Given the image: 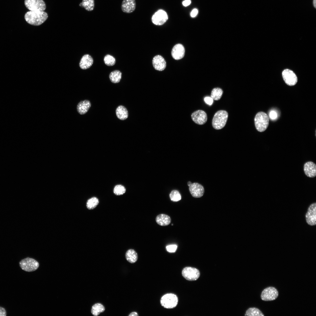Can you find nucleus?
<instances>
[{
    "label": "nucleus",
    "instance_id": "1",
    "mask_svg": "<svg viewBox=\"0 0 316 316\" xmlns=\"http://www.w3.org/2000/svg\"><path fill=\"white\" fill-rule=\"evenodd\" d=\"M48 18L47 13L44 11H30L24 16L25 19L28 24L35 26L42 24Z\"/></svg>",
    "mask_w": 316,
    "mask_h": 316
},
{
    "label": "nucleus",
    "instance_id": "2",
    "mask_svg": "<svg viewBox=\"0 0 316 316\" xmlns=\"http://www.w3.org/2000/svg\"><path fill=\"white\" fill-rule=\"evenodd\" d=\"M228 114L227 111L220 110L214 114L212 121L213 128L216 130H220L223 128L226 124Z\"/></svg>",
    "mask_w": 316,
    "mask_h": 316
},
{
    "label": "nucleus",
    "instance_id": "3",
    "mask_svg": "<svg viewBox=\"0 0 316 316\" xmlns=\"http://www.w3.org/2000/svg\"><path fill=\"white\" fill-rule=\"evenodd\" d=\"M254 121L256 129L260 132L265 131L269 124V117L266 113L263 112H260L257 114Z\"/></svg>",
    "mask_w": 316,
    "mask_h": 316
},
{
    "label": "nucleus",
    "instance_id": "4",
    "mask_svg": "<svg viewBox=\"0 0 316 316\" xmlns=\"http://www.w3.org/2000/svg\"><path fill=\"white\" fill-rule=\"evenodd\" d=\"M178 302V298L177 296L172 293L164 295L160 300V303L162 306L167 309H172L176 307Z\"/></svg>",
    "mask_w": 316,
    "mask_h": 316
},
{
    "label": "nucleus",
    "instance_id": "5",
    "mask_svg": "<svg viewBox=\"0 0 316 316\" xmlns=\"http://www.w3.org/2000/svg\"><path fill=\"white\" fill-rule=\"evenodd\" d=\"M19 265L22 269L27 272L36 270L39 265V263L36 260L29 257L22 260L19 262Z\"/></svg>",
    "mask_w": 316,
    "mask_h": 316
},
{
    "label": "nucleus",
    "instance_id": "6",
    "mask_svg": "<svg viewBox=\"0 0 316 316\" xmlns=\"http://www.w3.org/2000/svg\"><path fill=\"white\" fill-rule=\"evenodd\" d=\"M25 7L31 11H44L46 5L43 0H25Z\"/></svg>",
    "mask_w": 316,
    "mask_h": 316
},
{
    "label": "nucleus",
    "instance_id": "7",
    "mask_svg": "<svg viewBox=\"0 0 316 316\" xmlns=\"http://www.w3.org/2000/svg\"><path fill=\"white\" fill-rule=\"evenodd\" d=\"M279 293L277 289L272 286L267 287L261 293V299L265 301H271L275 300L278 297Z\"/></svg>",
    "mask_w": 316,
    "mask_h": 316
},
{
    "label": "nucleus",
    "instance_id": "8",
    "mask_svg": "<svg viewBox=\"0 0 316 316\" xmlns=\"http://www.w3.org/2000/svg\"><path fill=\"white\" fill-rule=\"evenodd\" d=\"M182 274L184 278L189 281L197 280L200 275L199 271L197 269L190 267L184 268L182 271Z\"/></svg>",
    "mask_w": 316,
    "mask_h": 316
},
{
    "label": "nucleus",
    "instance_id": "9",
    "mask_svg": "<svg viewBox=\"0 0 316 316\" xmlns=\"http://www.w3.org/2000/svg\"><path fill=\"white\" fill-rule=\"evenodd\" d=\"M306 221L308 224L311 226L316 224V203L311 204L308 207L305 215Z\"/></svg>",
    "mask_w": 316,
    "mask_h": 316
},
{
    "label": "nucleus",
    "instance_id": "10",
    "mask_svg": "<svg viewBox=\"0 0 316 316\" xmlns=\"http://www.w3.org/2000/svg\"><path fill=\"white\" fill-rule=\"evenodd\" d=\"M168 19L167 13L162 10H159L156 12L152 16V23L157 25L164 24Z\"/></svg>",
    "mask_w": 316,
    "mask_h": 316
},
{
    "label": "nucleus",
    "instance_id": "11",
    "mask_svg": "<svg viewBox=\"0 0 316 316\" xmlns=\"http://www.w3.org/2000/svg\"><path fill=\"white\" fill-rule=\"evenodd\" d=\"M282 75L285 83L288 85L293 86L297 82V76L292 71L289 69L284 70L282 73Z\"/></svg>",
    "mask_w": 316,
    "mask_h": 316
},
{
    "label": "nucleus",
    "instance_id": "12",
    "mask_svg": "<svg viewBox=\"0 0 316 316\" xmlns=\"http://www.w3.org/2000/svg\"><path fill=\"white\" fill-rule=\"evenodd\" d=\"M191 117L195 123L199 125L205 124L207 119L206 113L201 110H198L193 112L191 115Z\"/></svg>",
    "mask_w": 316,
    "mask_h": 316
},
{
    "label": "nucleus",
    "instance_id": "13",
    "mask_svg": "<svg viewBox=\"0 0 316 316\" xmlns=\"http://www.w3.org/2000/svg\"><path fill=\"white\" fill-rule=\"evenodd\" d=\"M189 190L192 196L195 198H200L204 195L205 190L203 186L197 183H194L189 186Z\"/></svg>",
    "mask_w": 316,
    "mask_h": 316
},
{
    "label": "nucleus",
    "instance_id": "14",
    "mask_svg": "<svg viewBox=\"0 0 316 316\" xmlns=\"http://www.w3.org/2000/svg\"><path fill=\"white\" fill-rule=\"evenodd\" d=\"M185 49L183 46L180 44L175 45L171 51V55L175 59L178 60L182 59L184 56Z\"/></svg>",
    "mask_w": 316,
    "mask_h": 316
},
{
    "label": "nucleus",
    "instance_id": "15",
    "mask_svg": "<svg viewBox=\"0 0 316 316\" xmlns=\"http://www.w3.org/2000/svg\"><path fill=\"white\" fill-rule=\"evenodd\" d=\"M152 64L155 69L159 71L164 70L166 68V63L164 59L161 56L157 55L152 60Z\"/></svg>",
    "mask_w": 316,
    "mask_h": 316
},
{
    "label": "nucleus",
    "instance_id": "16",
    "mask_svg": "<svg viewBox=\"0 0 316 316\" xmlns=\"http://www.w3.org/2000/svg\"><path fill=\"white\" fill-rule=\"evenodd\" d=\"M136 6L135 0H123L121 4V8L123 12L130 13L135 11Z\"/></svg>",
    "mask_w": 316,
    "mask_h": 316
},
{
    "label": "nucleus",
    "instance_id": "17",
    "mask_svg": "<svg viewBox=\"0 0 316 316\" xmlns=\"http://www.w3.org/2000/svg\"><path fill=\"white\" fill-rule=\"evenodd\" d=\"M304 171L306 176L310 178H313L316 176V165L311 161L305 163L304 166Z\"/></svg>",
    "mask_w": 316,
    "mask_h": 316
},
{
    "label": "nucleus",
    "instance_id": "18",
    "mask_svg": "<svg viewBox=\"0 0 316 316\" xmlns=\"http://www.w3.org/2000/svg\"><path fill=\"white\" fill-rule=\"evenodd\" d=\"M91 106L90 101L85 100L80 101L77 104V109L78 112L81 115L86 114Z\"/></svg>",
    "mask_w": 316,
    "mask_h": 316
},
{
    "label": "nucleus",
    "instance_id": "19",
    "mask_svg": "<svg viewBox=\"0 0 316 316\" xmlns=\"http://www.w3.org/2000/svg\"><path fill=\"white\" fill-rule=\"evenodd\" d=\"M93 60L92 57L89 54L84 55L82 58L80 63V68L83 69H86L90 68L92 65Z\"/></svg>",
    "mask_w": 316,
    "mask_h": 316
},
{
    "label": "nucleus",
    "instance_id": "20",
    "mask_svg": "<svg viewBox=\"0 0 316 316\" xmlns=\"http://www.w3.org/2000/svg\"><path fill=\"white\" fill-rule=\"evenodd\" d=\"M156 221L159 225L165 226L169 225L171 221L170 217L165 214H160L158 215L156 218Z\"/></svg>",
    "mask_w": 316,
    "mask_h": 316
},
{
    "label": "nucleus",
    "instance_id": "21",
    "mask_svg": "<svg viewBox=\"0 0 316 316\" xmlns=\"http://www.w3.org/2000/svg\"><path fill=\"white\" fill-rule=\"evenodd\" d=\"M117 118L122 120L126 119L128 116V112L126 108L122 105L118 106L116 110Z\"/></svg>",
    "mask_w": 316,
    "mask_h": 316
},
{
    "label": "nucleus",
    "instance_id": "22",
    "mask_svg": "<svg viewBox=\"0 0 316 316\" xmlns=\"http://www.w3.org/2000/svg\"><path fill=\"white\" fill-rule=\"evenodd\" d=\"M125 256L127 261L131 263H133L136 262L138 259L137 253L134 250L132 249H129L127 251Z\"/></svg>",
    "mask_w": 316,
    "mask_h": 316
},
{
    "label": "nucleus",
    "instance_id": "23",
    "mask_svg": "<svg viewBox=\"0 0 316 316\" xmlns=\"http://www.w3.org/2000/svg\"><path fill=\"white\" fill-rule=\"evenodd\" d=\"M105 308L102 304L96 303L94 304L92 307L91 312L94 316H98L101 313L103 312L105 310Z\"/></svg>",
    "mask_w": 316,
    "mask_h": 316
},
{
    "label": "nucleus",
    "instance_id": "24",
    "mask_svg": "<svg viewBox=\"0 0 316 316\" xmlns=\"http://www.w3.org/2000/svg\"><path fill=\"white\" fill-rule=\"evenodd\" d=\"M79 6L83 7L88 11H92L94 9L95 3L94 0H83L79 4Z\"/></svg>",
    "mask_w": 316,
    "mask_h": 316
},
{
    "label": "nucleus",
    "instance_id": "25",
    "mask_svg": "<svg viewBox=\"0 0 316 316\" xmlns=\"http://www.w3.org/2000/svg\"><path fill=\"white\" fill-rule=\"evenodd\" d=\"M121 73L118 70L114 71L110 73L109 78L111 81L113 83H119L121 78Z\"/></svg>",
    "mask_w": 316,
    "mask_h": 316
},
{
    "label": "nucleus",
    "instance_id": "26",
    "mask_svg": "<svg viewBox=\"0 0 316 316\" xmlns=\"http://www.w3.org/2000/svg\"><path fill=\"white\" fill-rule=\"evenodd\" d=\"M223 91L219 87H216L213 88L212 91L211 95V97L213 100H218L221 97Z\"/></svg>",
    "mask_w": 316,
    "mask_h": 316
},
{
    "label": "nucleus",
    "instance_id": "27",
    "mask_svg": "<svg viewBox=\"0 0 316 316\" xmlns=\"http://www.w3.org/2000/svg\"><path fill=\"white\" fill-rule=\"evenodd\" d=\"M245 316H264L262 312L259 309L255 307L250 308L246 311Z\"/></svg>",
    "mask_w": 316,
    "mask_h": 316
},
{
    "label": "nucleus",
    "instance_id": "28",
    "mask_svg": "<svg viewBox=\"0 0 316 316\" xmlns=\"http://www.w3.org/2000/svg\"><path fill=\"white\" fill-rule=\"evenodd\" d=\"M99 203L98 199L96 197H92L89 199L86 203V207L89 209H92L95 208Z\"/></svg>",
    "mask_w": 316,
    "mask_h": 316
},
{
    "label": "nucleus",
    "instance_id": "29",
    "mask_svg": "<svg viewBox=\"0 0 316 316\" xmlns=\"http://www.w3.org/2000/svg\"><path fill=\"white\" fill-rule=\"evenodd\" d=\"M171 200L174 202H177L181 199V195L178 191L176 190H173L169 195Z\"/></svg>",
    "mask_w": 316,
    "mask_h": 316
},
{
    "label": "nucleus",
    "instance_id": "30",
    "mask_svg": "<svg viewBox=\"0 0 316 316\" xmlns=\"http://www.w3.org/2000/svg\"><path fill=\"white\" fill-rule=\"evenodd\" d=\"M126 191V189L125 187L121 185H116L113 189L114 193L117 195H120L124 194Z\"/></svg>",
    "mask_w": 316,
    "mask_h": 316
},
{
    "label": "nucleus",
    "instance_id": "31",
    "mask_svg": "<svg viewBox=\"0 0 316 316\" xmlns=\"http://www.w3.org/2000/svg\"><path fill=\"white\" fill-rule=\"evenodd\" d=\"M104 61L107 65L110 66L115 64L116 60L113 56L109 55H107L104 58Z\"/></svg>",
    "mask_w": 316,
    "mask_h": 316
},
{
    "label": "nucleus",
    "instance_id": "32",
    "mask_svg": "<svg viewBox=\"0 0 316 316\" xmlns=\"http://www.w3.org/2000/svg\"><path fill=\"white\" fill-rule=\"evenodd\" d=\"M177 248V246L176 245H171L167 246L166 249L169 253H174L176 252Z\"/></svg>",
    "mask_w": 316,
    "mask_h": 316
},
{
    "label": "nucleus",
    "instance_id": "33",
    "mask_svg": "<svg viewBox=\"0 0 316 316\" xmlns=\"http://www.w3.org/2000/svg\"><path fill=\"white\" fill-rule=\"evenodd\" d=\"M204 101L205 103L209 106L211 105L213 102V99L210 97L207 96L204 98Z\"/></svg>",
    "mask_w": 316,
    "mask_h": 316
},
{
    "label": "nucleus",
    "instance_id": "34",
    "mask_svg": "<svg viewBox=\"0 0 316 316\" xmlns=\"http://www.w3.org/2000/svg\"><path fill=\"white\" fill-rule=\"evenodd\" d=\"M269 116L271 119L274 120L277 117V115L276 111H272L269 113Z\"/></svg>",
    "mask_w": 316,
    "mask_h": 316
},
{
    "label": "nucleus",
    "instance_id": "35",
    "mask_svg": "<svg viewBox=\"0 0 316 316\" xmlns=\"http://www.w3.org/2000/svg\"><path fill=\"white\" fill-rule=\"evenodd\" d=\"M6 312L5 309L0 306V316H6Z\"/></svg>",
    "mask_w": 316,
    "mask_h": 316
},
{
    "label": "nucleus",
    "instance_id": "36",
    "mask_svg": "<svg viewBox=\"0 0 316 316\" xmlns=\"http://www.w3.org/2000/svg\"><path fill=\"white\" fill-rule=\"evenodd\" d=\"M198 12V10L197 9H193L190 13L191 17L193 18L195 17L197 15Z\"/></svg>",
    "mask_w": 316,
    "mask_h": 316
},
{
    "label": "nucleus",
    "instance_id": "37",
    "mask_svg": "<svg viewBox=\"0 0 316 316\" xmlns=\"http://www.w3.org/2000/svg\"><path fill=\"white\" fill-rule=\"evenodd\" d=\"M191 2L190 0H185L183 2L182 4L184 6H187L190 4Z\"/></svg>",
    "mask_w": 316,
    "mask_h": 316
},
{
    "label": "nucleus",
    "instance_id": "38",
    "mask_svg": "<svg viewBox=\"0 0 316 316\" xmlns=\"http://www.w3.org/2000/svg\"><path fill=\"white\" fill-rule=\"evenodd\" d=\"M129 316H138V315L136 312H133L131 313L128 315Z\"/></svg>",
    "mask_w": 316,
    "mask_h": 316
},
{
    "label": "nucleus",
    "instance_id": "39",
    "mask_svg": "<svg viewBox=\"0 0 316 316\" xmlns=\"http://www.w3.org/2000/svg\"><path fill=\"white\" fill-rule=\"evenodd\" d=\"M313 5L314 7L316 8V0H313Z\"/></svg>",
    "mask_w": 316,
    "mask_h": 316
},
{
    "label": "nucleus",
    "instance_id": "40",
    "mask_svg": "<svg viewBox=\"0 0 316 316\" xmlns=\"http://www.w3.org/2000/svg\"><path fill=\"white\" fill-rule=\"evenodd\" d=\"M192 183H191V182H190V181H188V183H187V184H188V186H190V185H191V184H192Z\"/></svg>",
    "mask_w": 316,
    "mask_h": 316
}]
</instances>
